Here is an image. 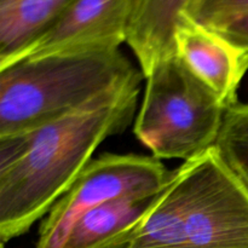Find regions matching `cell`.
Returning a JSON list of instances; mask_svg holds the SVG:
<instances>
[{"instance_id": "6da1fadb", "label": "cell", "mask_w": 248, "mask_h": 248, "mask_svg": "<svg viewBox=\"0 0 248 248\" xmlns=\"http://www.w3.org/2000/svg\"><path fill=\"white\" fill-rule=\"evenodd\" d=\"M143 74L84 108L0 137V239L28 232L70 188L102 142L132 121Z\"/></svg>"}, {"instance_id": "7a4b0ae2", "label": "cell", "mask_w": 248, "mask_h": 248, "mask_svg": "<svg viewBox=\"0 0 248 248\" xmlns=\"http://www.w3.org/2000/svg\"><path fill=\"white\" fill-rule=\"evenodd\" d=\"M102 248H248V190L213 147L172 171L144 219Z\"/></svg>"}, {"instance_id": "3957f363", "label": "cell", "mask_w": 248, "mask_h": 248, "mask_svg": "<svg viewBox=\"0 0 248 248\" xmlns=\"http://www.w3.org/2000/svg\"><path fill=\"white\" fill-rule=\"evenodd\" d=\"M140 73L119 48L56 52L0 68V137L74 113Z\"/></svg>"}, {"instance_id": "277c9868", "label": "cell", "mask_w": 248, "mask_h": 248, "mask_svg": "<svg viewBox=\"0 0 248 248\" xmlns=\"http://www.w3.org/2000/svg\"><path fill=\"white\" fill-rule=\"evenodd\" d=\"M145 80L133 132L153 156L189 161L215 147L228 107L177 53L159 61Z\"/></svg>"}, {"instance_id": "5b68a950", "label": "cell", "mask_w": 248, "mask_h": 248, "mask_svg": "<svg viewBox=\"0 0 248 248\" xmlns=\"http://www.w3.org/2000/svg\"><path fill=\"white\" fill-rule=\"evenodd\" d=\"M171 173L154 156L106 154L92 159L48 211L36 248H63L70 230L85 213L125 196L159 193Z\"/></svg>"}, {"instance_id": "8992f818", "label": "cell", "mask_w": 248, "mask_h": 248, "mask_svg": "<svg viewBox=\"0 0 248 248\" xmlns=\"http://www.w3.org/2000/svg\"><path fill=\"white\" fill-rule=\"evenodd\" d=\"M132 4L133 0H74L9 64L65 51L116 50L126 43Z\"/></svg>"}, {"instance_id": "52a82bcc", "label": "cell", "mask_w": 248, "mask_h": 248, "mask_svg": "<svg viewBox=\"0 0 248 248\" xmlns=\"http://www.w3.org/2000/svg\"><path fill=\"white\" fill-rule=\"evenodd\" d=\"M176 53L229 108L248 72V51L237 47L217 31L183 17L174 35Z\"/></svg>"}, {"instance_id": "ba28073f", "label": "cell", "mask_w": 248, "mask_h": 248, "mask_svg": "<svg viewBox=\"0 0 248 248\" xmlns=\"http://www.w3.org/2000/svg\"><path fill=\"white\" fill-rule=\"evenodd\" d=\"M193 0H133L126 43L147 78L162 58L176 53L174 35Z\"/></svg>"}, {"instance_id": "9c48e42d", "label": "cell", "mask_w": 248, "mask_h": 248, "mask_svg": "<svg viewBox=\"0 0 248 248\" xmlns=\"http://www.w3.org/2000/svg\"><path fill=\"white\" fill-rule=\"evenodd\" d=\"M161 191L152 195L116 199L85 213L70 230L63 248L106 246L116 237L137 227L152 210Z\"/></svg>"}, {"instance_id": "30bf717a", "label": "cell", "mask_w": 248, "mask_h": 248, "mask_svg": "<svg viewBox=\"0 0 248 248\" xmlns=\"http://www.w3.org/2000/svg\"><path fill=\"white\" fill-rule=\"evenodd\" d=\"M74 0H0V68L46 31Z\"/></svg>"}, {"instance_id": "8fae6325", "label": "cell", "mask_w": 248, "mask_h": 248, "mask_svg": "<svg viewBox=\"0 0 248 248\" xmlns=\"http://www.w3.org/2000/svg\"><path fill=\"white\" fill-rule=\"evenodd\" d=\"M215 148L248 190V103L236 102L227 109Z\"/></svg>"}, {"instance_id": "7c38bea8", "label": "cell", "mask_w": 248, "mask_h": 248, "mask_svg": "<svg viewBox=\"0 0 248 248\" xmlns=\"http://www.w3.org/2000/svg\"><path fill=\"white\" fill-rule=\"evenodd\" d=\"M245 15H248V0H193L184 16L217 31Z\"/></svg>"}, {"instance_id": "4fadbf2b", "label": "cell", "mask_w": 248, "mask_h": 248, "mask_svg": "<svg viewBox=\"0 0 248 248\" xmlns=\"http://www.w3.org/2000/svg\"><path fill=\"white\" fill-rule=\"evenodd\" d=\"M215 31L237 47L248 51V15L230 22L229 24Z\"/></svg>"}]
</instances>
